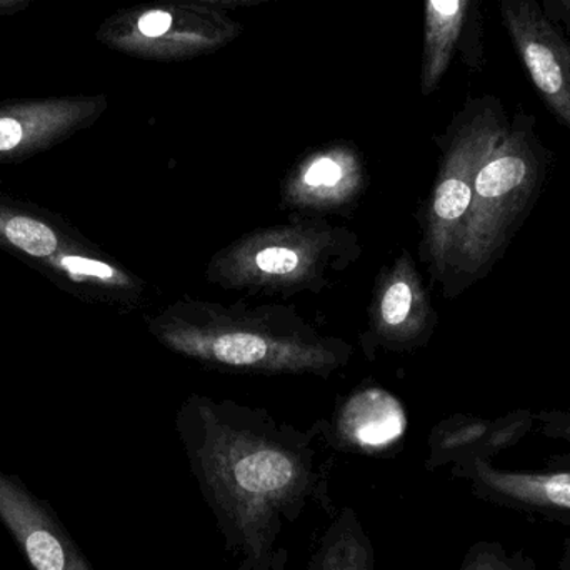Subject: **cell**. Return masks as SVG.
<instances>
[{"label": "cell", "instance_id": "cell-22", "mask_svg": "<svg viewBox=\"0 0 570 570\" xmlns=\"http://www.w3.org/2000/svg\"><path fill=\"white\" fill-rule=\"evenodd\" d=\"M22 2H26V0H0V9H12V7Z\"/></svg>", "mask_w": 570, "mask_h": 570}, {"label": "cell", "instance_id": "cell-19", "mask_svg": "<svg viewBox=\"0 0 570 570\" xmlns=\"http://www.w3.org/2000/svg\"><path fill=\"white\" fill-rule=\"evenodd\" d=\"M534 417L539 434L570 445V409H542ZM548 468L570 471V452L549 458Z\"/></svg>", "mask_w": 570, "mask_h": 570}, {"label": "cell", "instance_id": "cell-8", "mask_svg": "<svg viewBox=\"0 0 570 570\" xmlns=\"http://www.w3.org/2000/svg\"><path fill=\"white\" fill-rule=\"evenodd\" d=\"M102 102L87 97L23 100L0 106V164H19L89 126Z\"/></svg>", "mask_w": 570, "mask_h": 570}, {"label": "cell", "instance_id": "cell-16", "mask_svg": "<svg viewBox=\"0 0 570 570\" xmlns=\"http://www.w3.org/2000/svg\"><path fill=\"white\" fill-rule=\"evenodd\" d=\"M43 274L70 291L76 287L77 292H119L134 287L130 276L87 243L53 259Z\"/></svg>", "mask_w": 570, "mask_h": 570}, {"label": "cell", "instance_id": "cell-6", "mask_svg": "<svg viewBox=\"0 0 570 570\" xmlns=\"http://www.w3.org/2000/svg\"><path fill=\"white\" fill-rule=\"evenodd\" d=\"M451 465L452 478L468 482L479 501L570 529V471H509L481 458Z\"/></svg>", "mask_w": 570, "mask_h": 570}, {"label": "cell", "instance_id": "cell-9", "mask_svg": "<svg viewBox=\"0 0 570 570\" xmlns=\"http://www.w3.org/2000/svg\"><path fill=\"white\" fill-rule=\"evenodd\" d=\"M504 16L529 77L570 129V47L534 7H509Z\"/></svg>", "mask_w": 570, "mask_h": 570}, {"label": "cell", "instance_id": "cell-1", "mask_svg": "<svg viewBox=\"0 0 570 570\" xmlns=\"http://www.w3.org/2000/svg\"><path fill=\"white\" fill-rule=\"evenodd\" d=\"M183 439L237 570H285V534L312 512L338 511L331 458L307 435L204 409L183 425Z\"/></svg>", "mask_w": 570, "mask_h": 570}, {"label": "cell", "instance_id": "cell-2", "mask_svg": "<svg viewBox=\"0 0 570 570\" xmlns=\"http://www.w3.org/2000/svg\"><path fill=\"white\" fill-rule=\"evenodd\" d=\"M546 156L522 127L508 126L475 177L474 196L449 276L468 287L501 259L546 179Z\"/></svg>", "mask_w": 570, "mask_h": 570}, {"label": "cell", "instance_id": "cell-5", "mask_svg": "<svg viewBox=\"0 0 570 570\" xmlns=\"http://www.w3.org/2000/svg\"><path fill=\"white\" fill-rule=\"evenodd\" d=\"M331 233L287 229L256 234L219 261V276L234 285L288 287L308 284L322 273L331 250Z\"/></svg>", "mask_w": 570, "mask_h": 570}, {"label": "cell", "instance_id": "cell-12", "mask_svg": "<svg viewBox=\"0 0 570 570\" xmlns=\"http://www.w3.org/2000/svg\"><path fill=\"white\" fill-rule=\"evenodd\" d=\"M407 421L397 399L381 389L358 392L342 411L338 431L351 445L368 451L389 448L404 435Z\"/></svg>", "mask_w": 570, "mask_h": 570}, {"label": "cell", "instance_id": "cell-18", "mask_svg": "<svg viewBox=\"0 0 570 570\" xmlns=\"http://www.w3.org/2000/svg\"><path fill=\"white\" fill-rule=\"evenodd\" d=\"M465 3L468 0H429L435 70H439V67H444L448 62L452 42L461 30Z\"/></svg>", "mask_w": 570, "mask_h": 570}, {"label": "cell", "instance_id": "cell-11", "mask_svg": "<svg viewBox=\"0 0 570 570\" xmlns=\"http://www.w3.org/2000/svg\"><path fill=\"white\" fill-rule=\"evenodd\" d=\"M82 244L62 219L0 197V247L42 273L53 259Z\"/></svg>", "mask_w": 570, "mask_h": 570}, {"label": "cell", "instance_id": "cell-15", "mask_svg": "<svg viewBox=\"0 0 570 570\" xmlns=\"http://www.w3.org/2000/svg\"><path fill=\"white\" fill-rule=\"evenodd\" d=\"M361 176L345 154H322L314 157L292 183L291 196L308 206L338 204L352 196Z\"/></svg>", "mask_w": 570, "mask_h": 570}, {"label": "cell", "instance_id": "cell-10", "mask_svg": "<svg viewBox=\"0 0 570 570\" xmlns=\"http://www.w3.org/2000/svg\"><path fill=\"white\" fill-rule=\"evenodd\" d=\"M534 428V412L528 409L499 419H452L435 431L428 468L438 469L469 458L492 461L524 441Z\"/></svg>", "mask_w": 570, "mask_h": 570}, {"label": "cell", "instance_id": "cell-7", "mask_svg": "<svg viewBox=\"0 0 570 570\" xmlns=\"http://www.w3.org/2000/svg\"><path fill=\"white\" fill-rule=\"evenodd\" d=\"M0 522L33 570H94L50 502L0 469Z\"/></svg>", "mask_w": 570, "mask_h": 570}, {"label": "cell", "instance_id": "cell-20", "mask_svg": "<svg viewBox=\"0 0 570 570\" xmlns=\"http://www.w3.org/2000/svg\"><path fill=\"white\" fill-rule=\"evenodd\" d=\"M173 26V16L164 10H150L137 20V29L144 37H160Z\"/></svg>", "mask_w": 570, "mask_h": 570}, {"label": "cell", "instance_id": "cell-13", "mask_svg": "<svg viewBox=\"0 0 570 570\" xmlns=\"http://www.w3.org/2000/svg\"><path fill=\"white\" fill-rule=\"evenodd\" d=\"M379 327L387 337L414 341L431 327L432 308L409 257L399 261L379 298Z\"/></svg>", "mask_w": 570, "mask_h": 570}, {"label": "cell", "instance_id": "cell-4", "mask_svg": "<svg viewBox=\"0 0 570 570\" xmlns=\"http://www.w3.org/2000/svg\"><path fill=\"white\" fill-rule=\"evenodd\" d=\"M505 129L501 114L488 110L465 126L445 156L432 190L425 229L429 257L439 277L449 276L471 209L475 177Z\"/></svg>", "mask_w": 570, "mask_h": 570}, {"label": "cell", "instance_id": "cell-21", "mask_svg": "<svg viewBox=\"0 0 570 570\" xmlns=\"http://www.w3.org/2000/svg\"><path fill=\"white\" fill-rule=\"evenodd\" d=\"M559 570H570V534L564 539V544H562V554L561 561H559Z\"/></svg>", "mask_w": 570, "mask_h": 570}, {"label": "cell", "instance_id": "cell-14", "mask_svg": "<svg viewBox=\"0 0 570 570\" xmlns=\"http://www.w3.org/2000/svg\"><path fill=\"white\" fill-rule=\"evenodd\" d=\"M308 570H375L371 538L354 509L342 508L328 519Z\"/></svg>", "mask_w": 570, "mask_h": 570}, {"label": "cell", "instance_id": "cell-17", "mask_svg": "<svg viewBox=\"0 0 570 570\" xmlns=\"http://www.w3.org/2000/svg\"><path fill=\"white\" fill-rule=\"evenodd\" d=\"M455 570H538V564L525 551H511L498 541H479Z\"/></svg>", "mask_w": 570, "mask_h": 570}, {"label": "cell", "instance_id": "cell-3", "mask_svg": "<svg viewBox=\"0 0 570 570\" xmlns=\"http://www.w3.org/2000/svg\"><path fill=\"white\" fill-rule=\"evenodd\" d=\"M154 328L174 351L209 364L298 372L318 371L337 361L334 351L322 342L276 334L264 325L219 317L214 312L204 318L169 312Z\"/></svg>", "mask_w": 570, "mask_h": 570}]
</instances>
